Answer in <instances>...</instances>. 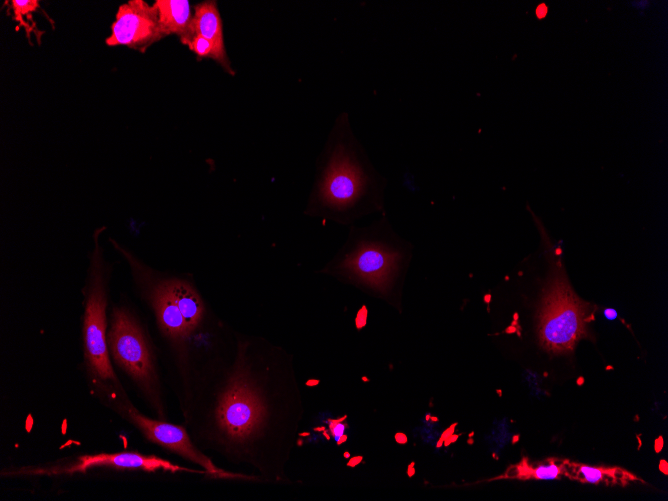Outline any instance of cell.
<instances>
[{"instance_id":"12","label":"cell","mask_w":668,"mask_h":501,"mask_svg":"<svg viewBox=\"0 0 668 501\" xmlns=\"http://www.w3.org/2000/svg\"><path fill=\"white\" fill-rule=\"evenodd\" d=\"M165 284L176 305L195 335L206 319V306L195 285L178 275H165Z\"/></svg>"},{"instance_id":"8","label":"cell","mask_w":668,"mask_h":501,"mask_svg":"<svg viewBox=\"0 0 668 501\" xmlns=\"http://www.w3.org/2000/svg\"><path fill=\"white\" fill-rule=\"evenodd\" d=\"M114 409L133 424L148 441L200 466L207 476L222 479L259 480L255 475L229 472L216 466L211 458L191 440L183 426L147 417L140 413L130 401L120 403Z\"/></svg>"},{"instance_id":"11","label":"cell","mask_w":668,"mask_h":501,"mask_svg":"<svg viewBox=\"0 0 668 501\" xmlns=\"http://www.w3.org/2000/svg\"><path fill=\"white\" fill-rule=\"evenodd\" d=\"M192 34L206 38L214 46L218 63L231 75L234 74L226 54L222 19L216 1H204L195 5L191 24Z\"/></svg>"},{"instance_id":"3","label":"cell","mask_w":668,"mask_h":501,"mask_svg":"<svg viewBox=\"0 0 668 501\" xmlns=\"http://www.w3.org/2000/svg\"><path fill=\"white\" fill-rule=\"evenodd\" d=\"M413 244L394 230L386 214L355 227L332 259L319 271L388 301L406 275Z\"/></svg>"},{"instance_id":"5","label":"cell","mask_w":668,"mask_h":501,"mask_svg":"<svg viewBox=\"0 0 668 501\" xmlns=\"http://www.w3.org/2000/svg\"><path fill=\"white\" fill-rule=\"evenodd\" d=\"M107 344L112 361L127 374L164 420L165 409L151 341L138 317L128 307L113 308Z\"/></svg>"},{"instance_id":"13","label":"cell","mask_w":668,"mask_h":501,"mask_svg":"<svg viewBox=\"0 0 668 501\" xmlns=\"http://www.w3.org/2000/svg\"><path fill=\"white\" fill-rule=\"evenodd\" d=\"M158 13L159 25L163 36L177 35L182 44L193 36L192 11L188 0H156L153 3Z\"/></svg>"},{"instance_id":"21","label":"cell","mask_w":668,"mask_h":501,"mask_svg":"<svg viewBox=\"0 0 668 501\" xmlns=\"http://www.w3.org/2000/svg\"><path fill=\"white\" fill-rule=\"evenodd\" d=\"M395 438L396 441L400 444H404L407 441V437L402 433L396 434Z\"/></svg>"},{"instance_id":"16","label":"cell","mask_w":668,"mask_h":501,"mask_svg":"<svg viewBox=\"0 0 668 501\" xmlns=\"http://www.w3.org/2000/svg\"><path fill=\"white\" fill-rule=\"evenodd\" d=\"M188 48L197 55L199 58H210L218 61L217 53L210 41L206 38L193 35L191 39L186 43Z\"/></svg>"},{"instance_id":"18","label":"cell","mask_w":668,"mask_h":501,"mask_svg":"<svg viewBox=\"0 0 668 501\" xmlns=\"http://www.w3.org/2000/svg\"><path fill=\"white\" fill-rule=\"evenodd\" d=\"M547 13V7L545 4H540L536 9V14L538 18H543Z\"/></svg>"},{"instance_id":"20","label":"cell","mask_w":668,"mask_h":501,"mask_svg":"<svg viewBox=\"0 0 668 501\" xmlns=\"http://www.w3.org/2000/svg\"><path fill=\"white\" fill-rule=\"evenodd\" d=\"M332 430L336 436H341L343 433V425L337 424L334 429L332 428Z\"/></svg>"},{"instance_id":"2","label":"cell","mask_w":668,"mask_h":501,"mask_svg":"<svg viewBox=\"0 0 668 501\" xmlns=\"http://www.w3.org/2000/svg\"><path fill=\"white\" fill-rule=\"evenodd\" d=\"M339 131L322 155L306 212L341 224L374 212L385 214L387 180L354 138L344 128Z\"/></svg>"},{"instance_id":"9","label":"cell","mask_w":668,"mask_h":501,"mask_svg":"<svg viewBox=\"0 0 668 501\" xmlns=\"http://www.w3.org/2000/svg\"><path fill=\"white\" fill-rule=\"evenodd\" d=\"M95 468H109V469H131L143 470L148 472L154 471H168V472H191L204 474V470H194L173 464L168 460L154 455H144L138 452H116V453H99L92 455H80L75 458L62 459L57 462L48 463L40 466H24L13 471H2L3 476H17V475H73L76 473H85Z\"/></svg>"},{"instance_id":"6","label":"cell","mask_w":668,"mask_h":501,"mask_svg":"<svg viewBox=\"0 0 668 501\" xmlns=\"http://www.w3.org/2000/svg\"><path fill=\"white\" fill-rule=\"evenodd\" d=\"M595 306L580 299L567 278L557 272L547 282L537 312L540 346L551 354L571 353L588 336Z\"/></svg>"},{"instance_id":"19","label":"cell","mask_w":668,"mask_h":501,"mask_svg":"<svg viewBox=\"0 0 668 501\" xmlns=\"http://www.w3.org/2000/svg\"><path fill=\"white\" fill-rule=\"evenodd\" d=\"M604 314H605V317L610 319V320H613L617 316L616 311L614 309H611V308L606 309L604 311Z\"/></svg>"},{"instance_id":"4","label":"cell","mask_w":668,"mask_h":501,"mask_svg":"<svg viewBox=\"0 0 668 501\" xmlns=\"http://www.w3.org/2000/svg\"><path fill=\"white\" fill-rule=\"evenodd\" d=\"M100 233L94 234L89 255L87 276L83 288L84 311L82 316L83 357L86 372L95 390L102 393L113 407L129 401L114 369L107 344L109 321L107 306L109 295V266Z\"/></svg>"},{"instance_id":"1","label":"cell","mask_w":668,"mask_h":501,"mask_svg":"<svg viewBox=\"0 0 668 501\" xmlns=\"http://www.w3.org/2000/svg\"><path fill=\"white\" fill-rule=\"evenodd\" d=\"M235 342L203 408L201 437L259 480L285 481L297 412L290 357L261 337L236 334Z\"/></svg>"},{"instance_id":"14","label":"cell","mask_w":668,"mask_h":501,"mask_svg":"<svg viewBox=\"0 0 668 501\" xmlns=\"http://www.w3.org/2000/svg\"><path fill=\"white\" fill-rule=\"evenodd\" d=\"M565 477L580 483L626 486L642 479L618 466H592L567 460Z\"/></svg>"},{"instance_id":"15","label":"cell","mask_w":668,"mask_h":501,"mask_svg":"<svg viewBox=\"0 0 668 501\" xmlns=\"http://www.w3.org/2000/svg\"><path fill=\"white\" fill-rule=\"evenodd\" d=\"M567 459L547 458L532 462L523 458L519 463L508 468L503 477L522 480H554L565 477Z\"/></svg>"},{"instance_id":"10","label":"cell","mask_w":668,"mask_h":501,"mask_svg":"<svg viewBox=\"0 0 668 501\" xmlns=\"http://www.w3.org/2000/svg\"><path fill=\"white\" fill-rule=\"evenodd\" d=\"M163 37L156 8L144 0H130L119 6L105 43L145 52Z\"/></svg>"},{"instance_id":"17","label":"cell","mask_w":668,"mask_h":501,"mask_svg":"<svg viewBox=\"0 0 668 501\" xmlns=\"http://www.w3.org/2000/svg\"><path fill=\"white\" fill-rule=\"evenodd\" d=\"M11 6L14 13V20L29 15L39 8V1L37 0H13Z\"/></svg>"},{"instance_id":"7","label":"cell","mask_w":668,"mask_h":501,"mask_svg":"<svg viewBox=\"0 0 668 501\" xmlns=\"http://www.w3.org/2000/svg\"><path fill=\"white\" fill-rule=\"evenodd\" d=\"M111 244L128 263L133 278L154 314L161 334L170 344L177 358L182 363H186L194 334L169 292L164 281V274L146 265L122 244L114 240H111Z\"/></svg>"}]
</instances>
